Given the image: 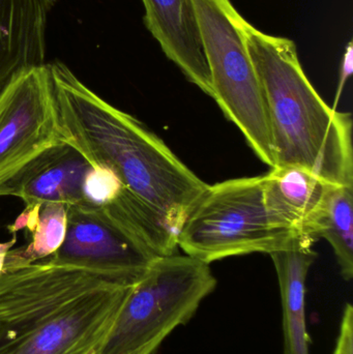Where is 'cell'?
<instances>
[{"label": "cell", "instance_id": "cell-1", "mask_svg": "<svg viewBox=\"0 0 353 354\" xmlns=\"http://www.w3.org/2000/svg\"><path fill=\"white\" fill-rule=\"evenodd\" d=\"M47 66L64 142L93 167L111 170L146 214L178 237L209 185L140 120L102 99L64 62Z\"/></svg>", "mask_w": 353, "mask_h": 354}, {"label": "cell", "instance_id": "cell-2", "mask_svg": "<svg viewBox=\"0 0 353 354\" xmlns=\"http://www.w3.org/2000/svg\"><path fill=\"white\" fill-rule=\"evenodd\" d=\"M133 285L48 260L0 274V354H95Z\"/></svg>", "mask_w": 353, "mask_h": 354}, {"label": "cell", "instance_id": "cell-3", "mask_svg": "<svg viewBox=\"0 0 353 354\" xmlns=\"http://www.w3.org/2000/svg\"><path fill=\"white\" fill-rule=\"evenodd\" d=\"M267 112L276 166L353 187L352 114L336 111L305 74L294 41L242 22ZM275 166V167H276Z\"/></svg>", "mask_w": 353, "mask_h": 354}, {"label": "cell", "instance_id": "cell-4", "mask_svg": "<svg viewBox=\"0 0 353 354\" xmlns=\"http://www.w3.org/2000/svg\"><path fill=\"white\" fill-rule=\"evenodd\" d=\"M209 264L191 256H159L133 285L95 354H158L174 330L188 324L215 291Z\"/></svg>", "mask_w": 353, "mask_h": 354}, {"label": "cell", "instance_id": "cell-5", "mask_svg": "<svg viewBox=\"0 0 353 354\" xmlns=\"http://www.w3.org/2000/svg\"><path fill=\"white\" fill-rule=\"evenodd\" d=\"M300 234L278 225L263 198V176L207 185L176 237L186 255L207 264L233 256L271 254Z\"/></svg>", "mask_w": 353, "mask_h": 354}, {"label": "cell", "instance_id": "cell-6", "mask_svg": "<svg viewBox=\"0 0 353 354\" xmlns=\"http://www.w3.org/2000/svg\"><path fill=\"white\" fill-rule=\"evenodd\" d=\"M211 75L213 99L257 157L276 166L260 83L231 0H190Z\"/></svg>", "mask_w": 353, "mask_h": 354}, {"label": "cell", "instance_id": "cell-7", "mask_svg": "<svg viewBox=\"0 0 353 354\" xmlns=\"http://www.w3.org/2000/svg\"><path fill=\"white\" fill-rule=\"evenodd\" d=\"M62 141L47 64L17 75L0 91V191Z\"/></svg>", "mask_w": 353, "mask_h": 354}, {"label": "cell", "instance_id": "cell-8", "mask_svg": "<svg viewBox=\"0 0 353 354\" xmlns=\"http://www.w3.org/2000/svg\"><path fill=\"white\" fill-rule=\"evenodd\" d=\"M66 206V237L48 261L134 285L159 257L105 207L86 203Z\"/></svg>", "mask_w": 353, "mask_h": 354}, {"label": "cell", "instance_id": "cell-9", "mask_svg": "<svg viewBox=\"0 0 353 354\" xmlns=\"http://www.w3.org/2000/svg\"><path fill=\"white\" fill-rule=\"evenodd\" d=\"M93 166L68 143L50 147L6 183L0 197L20 198L25 207L83 203V183Z\"/></svg>", "mask_w": 353, "mask_h": 354}, {"label": "cell", "instance_id": "cell-10", "mask_svg": "<svg viewBox=\"0 0 353 354\" xmlns=\"http://www.w3.org/2000/svg\"><path fill=\"white\" fill-rule=\"evenodd\" d=\"M144 23L168 59L213 97L211 75L190 0H142Z\"/></svg>", "mask_w": 353, "mask_h": 354}, {"label": "cell", "instance_id": "cell-11", "mask_svg": "<svg viewBox=\"0 0 353 354\" xmlns=\"http://www.w3.org/2000/svg\"><path fill=\"white\" fill-rule=\"evenodd\" d=\"M55 0H0V91L45 64L46 28Z\"/></svg>", "mask_w": 353, "mask_h": 354}, {"label": "cell", "instance_id": "cell-12", "mask_svg": "<svg viewBox=\"0 0 353 354\" xmlns=\"http://www.w3.org/2000/svg\"><path fill=\"white\" fill-rule=\"evenodd\" d=\"M331 185L304 168L276 166L263 176L265 207L280 226L311 237V226Z\"/></svg>", "mask_w": 353, "mask_h": 354}, {"label": "cell", "instance_id": "cell-13", "mask_svg": "<svg viewBox=\"0 0 353 354\" xmlns=\"http://www.w3.org/2000/svg\"><path fill=\"white\" fill-rule=\"evenodd\" d=\"M315 239L296 237L290 247L269 254L279 281L283 310L284 354H310L306 320V283L316 259Z\"/></svg>", "mask_w": 353, "mask_h": 354}, {"label": "cell", "instance_id": "cell-14", "mask_svg": "<svg viewBox=\"0 0 353 354\" xmlns=\"http://www.w3.org/2000/svg\"><path fill=\"white\" fill-rule=\"evenodd\" d=\"M68 206L61 203H41L24 207L10 230L12 233L27 229L30 233L28 245L10 250L4 268L25 266L47 259L53 255L66 237Z\"/></svg>", "mask_w": 353, "mask_h": 354}, {"label": "cell", "instance_id": "cell-15", "mask_svg": "<svg viewBox=\"0 0 353 354\" xmlns=\"http://www.w3.org/2000/svg\"><path fill=\"white\" fill-rule=\"evenodd\" d=\"M310 236L325 239L333 248L344 280L353 277V187L331 185L317 214Z\"/></svg>", "mask_w": 353, "mask_h": 354}, {"label": "cell", "instance_id": "cell-16", "mask_svg": "<svg viewBox=\"0 0 353 354\" xmlns=\"http://www.w3.org/2000/svg\"><path fill=\"white\" fill-rule=\"evenodd\" d=\"M118 177L105 167H93L83 183V203L103 207L112 203L122 191Z\"/></svg>", "mask_w": 353, "mask_h": 354}, {"label": "cell", "instance_id": "cell-17", "mask_svg": "<svg viewBox=\"0 0 353 354\" xmlns=\"http://www.w3.org/2000/svg\"><path fill=\"white\" fill-rule=\"evenodd\" d=\"M333 354H353V309L350 304L344 309Z\"/></svg>", "mask_w": 353, "mask_h": 354}, {"label": "cell", "instance_id": "cell-18", "mask_svg": "<svg viewBox=\"0 0 353 354\" xmlns=\"http://www.w3.org/2000/svg\"><path fill=\"white\" fill-rule=\"evenodd\" d=\"M352 73V41L348 44L347 49L344 54L343 62H342L341 76H340L339 93H341L343 85Z\"/></svg>", "mask_w": 353, "mask_h": 354}, {"label": "cell", "instance_id": "cell-19", "mask_svg": "<svg viewBox=\"0 0 353 354\" xmlns=\"http://www.w3.org/2000/svg\"><path fill=\"white\" fill-rule=\"evenodd\" d=\"M16 243V235H14L10 241H6V243H0V274H1L2 270H3L6 255H8L10 250H12V248L14 247Z\"/></svg>", "mask_w": 353, "mask_h": 354}]
</instances>
